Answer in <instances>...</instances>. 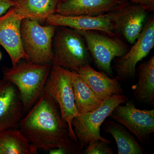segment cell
<instances>
[{"label": "cell", "mask_w": 154, "mask_h": 154, "mask_svg": "<svg viewBox=\"0 0 154 154\" xmlns=\"http://www.w3.org/2000/svg\"><path fill=\"white\" fill-rule=\"evenodd\" d=\"M25 114L19 128L38 150L49 151L73 141L58 105L45 91Z\"/></svg>", "instance_id": "obj_1"}, {"label": "cell", "mask_w": 154, "mask_h": 154, "mask_svg": "<svg viewBox=\"0 0 154 154\" xmlns=\"http://www.w3.org/2000/svg\"><path fill=\"white\" fill-rule=\"evenodd\" d=\"M51 64H40L25 60L11 67H3V79L19 90L26 113L44 91Z\"/></svg>", "instance_id": "obj_2"}, {"label": "cell", "mask_w": 154, "mask_h": 154, "mask_svg": "<svg viewBox=\"0 0 154 154\" xmlns=\"http://www.w3.org/2000/svg\"><path fill=\"white\" fill-rule=\"evenodd\" d=\"M52 65L78 72L90 64L91 54L82 34L79 30L57 26L52 41Z\"/></svg>", "instance_id": "obj_3"}, {"label": "cell", "mask_w": 154, "mask_h": 154, "mask_svg": "<svg viewBox=\"0 0 154 154\" xmlns=\"http://www.w3.org/2000/svg\"><path fill=\"white\" fill-rule=\"evenodd\" d=\"M79 31L85 38L88 50L97 66L106 74L113 77L112 61L124 55L130 48L125 39L118 32L97 30Z\"/></svg>", "instance_id": "obj_4"}, {"label": "cell", "mask_w": 154, "mask_h": 154, "mask_svg": "<svg viewBox=\"0 0 154 154\" xmlns=\"http://www.w3.org/2000/svg\"><path fill=\"white\" fill-rule=\"evenodd\" d=\"M128 100L125 95H113L105 99L101 105L94 110L79 114L74 118L72 127L78 143L82 148L91 141L100 140L110 143V141L102 137L100 134L102 124L109 117L118 105Z\"/></svg>", "instance_id": "obj_5"}, {"label": "cell", "mask_w": 154, "mask_h": 154, "mask_svg": "<svg viewBox=\"0 0 154 154\" xmlns=\"http://www.w3.org/2000/svg\"><path fill=\"white\" fill-rule=\"evenodd\" d=\"M57 26L42 25L35 20L24 19L21 35L27 60L40 64H51L53 59L52 41Z\"/></svg>", "instance_id": "obj_6"}, {"label": "cell", "mask_w": 154, "mask_h": 154, "mask_svg": "<svg viewBox=\"0 0 154 154\" xmlns=\"http://www.w3.org/2000/svg\"><path fill=\"white\" fill-rule=\"evenodd\" d=\"M44 91L57 103L68 125L70 137L78 143L72 125L73 119L79 114L75 103L72 71L52 65Z\"/></svg>", "instance_id": "obj_7"}, {"label": "cell", "mask_w": 154, "mask_h": 154, "mask_svg": "<svg viewBox=\"0 0 154 154\" xmlns=\"http://www.w3.org/2000/svg\"><path fill=\"white\" fill-rule=\"evenodd\" d=\"M124 55L117 58L114 68L118 81L134 78L137 64L147 56L154 46V16L148 19L140 36Z\"/></svg>", "instance_id": "obj_8"}, {"label": "cell", "mask_w": 154, "mask_h": 154, "mask_svg": "<svg viewBox=\"0 0 154 154\" xmlns=\"http://www.w3.org/2000/svg\"><path fill=\"white\" fill-rule=\"evenodd\" d=\"M125 105L116 107L109 117L123 125L137 138L141 143L149 140L154 132V110H140L128 100Z\"/></svg>", "instance_id": "obj_9"}, {"label": "cell", "mask_w": 154, "mask_h": 154, "mask_svg": "<svg viewBox=\"0 0 154 154\" xmlns=\"http://www.w3.org/2000/svg\"><path fill=\"white\" fill-rule=\"evenodd\" d=\"M123 6L116 11L97 16H68L55 13L51 14L44 22L47 25L64 26L79 30L117 32V21Z\"/></svg>", "instance_id": "obj_10"}, {"label": "cell", "mask_w": 154, "mask_h": 154, "mask_svg": "<svg viewBox=\"0 0 154 154\" xmlns=\"http://www.w3.org/2000/svg\"><path fill=\"white\" fill-rule=\"evenodd\" d=\"M24 19L14 7L0 16V45L9 54L13 66L28 59L21 38V25Z\"/></svg>", "instance_id": "obj_11"}, {"label": "cell", "mask_w": 154, "mask_h": 154, "mask_svg": "<svg viewBox=\"0 0 154 154\" xmlns=\"http://www.w3.org/2000/svg\"><path fill=\"white\" fill-rule=\"evenodd\" d=\"M25 114L17 87L9 81L0 79V131L19 128Z\"/></svg>", "instance_id": "obj_12"}, {"label": "cell", "mask_w": 154, "mask_h": 154, "mask_svg": "<svg viewBox=\"0 0 154 154\" xmlns=\"http://www.w3.org/2000/svg\"><path fill=\"white\" fill-rule=\"evenodd\" d=\"M127 0H59L55 13L68 16H97L120 9Z\"/></svg>", "instance_id": "obj_13"}, {"label": "cell", "mask_w": 154, "mask_h": 154, "mask_svg": "<svg viewBox=\"0 0 154 154\" xmlns=\"http://www.w3.org/2000/svg\"><path fill=\"white\" fill-rule=\"evenodd\" d=\"M148 11L140 5L127 2L123 6L117 21V31L125 41L133 45L143 30Z\"/></svg>", "instance_id": "obj_14"}, {"label": "cell", "mask_w": 154, "mask_h": 154, "mask_svg": "<svg viewBox=\"0 0 154 154\" xmlns=\"http://www.w3.org/2000/svg\"><path fill=\"white\" fill-rule=\"evenodd\" d=\"M78 73L95 94L104 99L123 94V89L116 78H110L105 73L95 70L90 64L81 68Z\"/></svg>", "instance_id": "obj_15"}, {"label": "cell", "mask_w": 154, "mask_h": 154, "mask_svg": "<svg viewBox=\"0 0 154 154\" xmlns=\"http://www.w3.org/2000/svg\"><path fill=\"white\" fill-rule=\"evenodd\" d=\"M38 150L19 128L0 131L2 154H37Z\"/></svg>", "instance_id": "obj_16"}, {"label": "cell", "mask_w": 154, "mask_h": 154, "mask_svg": "<svg viewBox=\"0 0 154 154\" xmlns=\"http://www.w3.org/2000/svg\"><path fill=\"white\" fill-rule=\"evenodd\" d=\"M138 80L133 86L134 95L138 102L153 104L154 56L142 64L138 69Z\"/></svg>", "instance_id": "obj_17"}, {"label": "cell", "mask_w": 154, "mask_h": 154, "mask_svg": "<svg viewBox=\"0 0 154 154\" xmlns=\"http://www.w3.org/2000/svg\"><path fill=\"white\" fill-rule=\"evenodd\" d=\"M72 74L75 103L79 114L88 113L99 107L105 99L95 94L78 72L72 71Z\"/></svg>", "instance_id": "obj_18"}, {"label": "cell", "mask_w": 154, "mask_h": 154, "mask_svg": "<svg viewBox=\"0 0 154 154\" xmlns=\"http://www.w3.org/2000/svg\"><path fill=\"white\" fill-rule=\"evenodd\" d=\"M59 0H19L15 8L25 19L44 22L55 14Z\"/></svg>", "instance_id": "obj_19"}, {"label": "cell", "mask_w": 154, "mask_h": 154, "mask_svg": "<svg viewBox=\"0 0 154 154\" xmlns=\"http://www.w3.org/2000/svg\"><path fill=\"white\" fill-rule=\"evenodd\" d=\"M105 131L110 133L115 139L119 154L147 153L134 137L122 125L108 120L105 122Z\"/></svg>", "instance_id": "obj_20"}, {"label": "cell", "mask_w": 154, "mask_h": 154, "mask_svg": "<svg viewBox=\"0 0 154 154\" xmlns=\"http://www.w3.org/2000/svg\"><path fill=\"white\" fill-rule=\"evenodd\" d=\"M108 144L100 140L91 141L86 147L83 153L85 154H113L112 149Z\"/></svg>", "instance_id": "obj_21"}, {"label": "cell", "mask_w": 154, "mask_h": 154, "mask_svg": "<svg viewBox=\"0 0 154 154\" xmlns=\"http://www.w3.org/2000/svg\"><path fill=\"white\" fill-rule=\"evenodd\" d=\"M82 148L78 143L73 140L65 146L50 150L49 154H77L83 153Z\"/></svg>", "instance_id": "obj_22"}, {"label": "cell", "mask_w": 154, "mask_h": 154, "mask_svg": "<svg viewBox=\"0 0 154 154\" xmlns=\"http://www.w3.org/2000/svg\"><path fill=\"white\" fill-rule=\"evenodd\" d=\"M131 3L143 7L148 12L154 11V0H127Z\"/></svg>", "instance_id": "obj_23"}, {"label": "cell", "mask_w": 154, "mask_h": 154, "mask_svg": "<svg viewBox=\"0 0 154 154\" xmlns=\"http://www.w3.org/2000/svg\"><path fill=\"white\" fill-rule=\"evenodd\" d=\"M17 2L12 0H0V16L17 5Z\"/></svg>", "instance_id": "obj_24"}, {"label": "cell", "mask_w": 154, "mask_h": 154, "mask_svg": "<svg viewBox=\"0 0 154 154\" xmlns=\"http://www.w3.org/2000/svg\"><path fill=\"white\" fill-rule=\"evenodd\" d=\"M2 54H1V52H0V60H1V59H2Z\"/></svg>", "instance_id": "obj_25"}, {"label": "cell", "mask_w": 154, "mask_h": 154, "mask_svg": "<svg viewBox=\"0 0 154 154\" xmlns=\"http://www.w3.org/2000/svg\"><path fill=\"white\" fill-rule=\"evenodd\" d=\"M12 1H14V2H17L18 1H19V0H12Z\"/></svg>", "instance_id": "obj_26"}, {"label": "cell", "mask_w": 154, "mask_h": 154, "mask_svg": "<svg viewBox=\"0 0 154 154\" xmlns=\"http://www.w3.org/2000/svg\"><path fill=\"white\" fill-rule=\"evenodd\" d=\"M0 154H1V151H0Z\"/></svg>", "instance_id": "obj_27"}]
</instances>
